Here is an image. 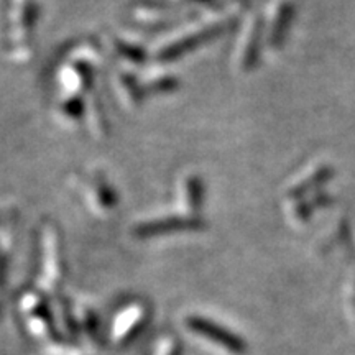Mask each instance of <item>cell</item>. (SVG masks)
Here are the masks:
<instances>
[{
  "mask_svg": "<svg viewBox=\"0 0 355 355\" xmlns=\"http://www.w3.org/2000/svg\"><path fill=\"white\" fill-rule=\"evenodd\" d=\"M42 277L44 286H56L60 283L61 275H63V265H61V250H60V239L55 227L44 225L42 232Z\"/></svg>",
  "mask_w": 355,
  "mask_h": 355,
  "instance_id": "cell-1",
  "label": "cell"
},
{
  "mask_svg": "<svg viewBox=\"0 0 355 355\" xmlns=\"http://www.w3.org/2000/svg\"><path fill=\"white\" fill-rule=\"evenodd\" d=\"M202 222L198 217H163V219H157L152 222H144V224L137 225L133 229L135 235H139L141 239L155 237V235L162 234H170V232H180V230H193L201 227Z\"/></svg>",
  "mask_w": 355,
  "mask_h": 355,
  "instance_id": "cell-2",
  "label": "cell"
},
{
  "mask_svg": "<svg viewBox=\"0 0 355 355\" xmlns=\"http://www.w3.org/2000/svg\"><path fill=\"white\" fill-rule=\"evenodd\" d=\"M87 201L91 204V209L99 216H107L114 211L117 199L109 188L107 180H104L101 173H94L87 181Z\"/></svg>",
  "mask_w": 355,
  "mask_h": 355,
  "instance_id": "cell-3",
  "label": "cell"
},
{
  "mask_svg": "<svg viewBox=\"0 0 355 355\" xmlns=\"http://www.w3.org/2000/svg\"><path fill=\"white\" fill-rule=\"evenodd\" d=\"M334 176V168L329 165H319L314 166L309 173H306L304 176H301L300 180H296L290 189H288V198L291 199H303L306 194L314 193V191H319V188L324 183L331 180Z\"/></svg>",
  "mask_w": 355,
  "mask_h": 355,
  "instance_id": "cell-4",
  "label": "cell"
},
{
  "mask_svg": "<svg viewBox=\"0 0 355 355\" xmlns=\"http://www.w3.org/2000/svg\"><path fill=\"white\" fill-rule=\"evenodd\" d=\"M188 324L193 331L199 332V334L207 337V339L216 340L217 344L224 345V347H227L230 350H237V352L243 349V343L239 339V337H235L234 334H230V332L222 329V327L216 326L214 322H209L201 318H194V319H189Z\"/></svg>",
  "mask_w": 355,
  "mask_h": 355,
  "instance_id": "cell-5",
  "label": "cell"
},
{
  "mask_svg": "<svg viewBox=\"0 0 355 355\" xmlns=\"http://www.w3.org/2000/svg\"><path fill=\"white\" fill-rule=\"evenodd\" d=\"M180 198L186 212H188V217H196L194 214L201 211L204 201V186L201 178L196 175H188L183 178L180 186Z\"/></svg>",
  "mask_w": 355,
  "mask_h": 355,
  "instance_id": "cell-6",
  "label": "cell"
},
{
  "mask_svg": "<svg viewBox=\"0 0 355 355\" xmlns=\"http://www.w3.org/2000/svg\"><path fill=\"white\" fill-rule=\"evenodd\" d=\"M260 37L261 26L255 21V24L250 25L245 37H243V43L241 44V51H239V66H241V69L252 71L259 63Z\"/></svg>",
  "mask_w": 355,
  "mask_h": 355,
  "instance_id": "cell-7",
  "label": "cell"
},
{
  "mask_svg": "<svg viewBox=\"0 0 355 355\" xmlns=\"http://www.w3.org/2000/svg\"><path fill=\"white\" fill-rule=\"evenodd\" d=\"M115 83V92H117V97L125 107L133 109L140 104L141 101V89L139 84L133 81V78L128 76L125 73L117 74L114 79Z\"/></svg>",
  "mask_w": 355,
  "mask_h": 355,
  "instance_id": "cell-8",
  "label": "cell"
},
{
  "mask_svg": "<svg viewBox=\"0 0 355 355\" xmlns=\"http://www.w3.org/2000/svg\"><path fill=\"white\" fill-rule=\"evenodd\" d=\"M329 202H331V196H327V194L322 193V191H318L316 198L298 199L295 209H293V214H295V217L298 220H308L314 211L319 209V207L327 206Z\"/></svg>",
  "mask_w": 355,
  "mask_h": 355,
  "instance_id": "cell-9",
  "label": "cell"
}]
</instances>
